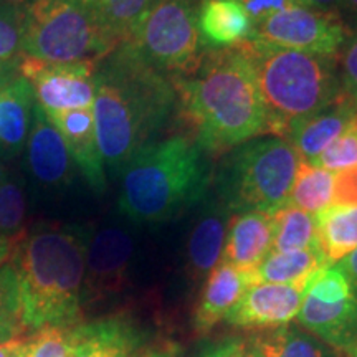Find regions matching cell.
<instances>
[{
  "instance_id": "15",
  "label": "cell",
  "mask_w": 357,
  "mask_h": 357,
  "mask_svg": "<svg viewBox=\"0 0 357 357\" xmlns=\"http://www.w3.org/2000/svg\"><path fill=\"white\" fill-rule=\"evenodd\" d=\"M45 114L61 134L71 158H73L75 166L82 171L88 185L98 194L105 192V160H102L100 146H98L93 109H66Z\"/></svg>"
},
{
  "instance_id": "41",
  "label": "cell",
  "mask_w": 357,
  "mask_h": 357,
  "mask_svg": "<svg viewBox=\"0 0 357 357\" xmlns=\"http://www.w3.org/2000/svg\"><path fill=\"white\" fill-rule=\"evenodd\" d=\"M306 3L312 8L324 12H337L341 0H306Z\"/></svg>"
},
{
  "instance_id": "27",
  "label": "cell",
  "mask_w": 357,
  "mask_h": 357,
  "mask_svg": "<svg viewBox=\"0 0 357 357\" xmlns=\"http://www.w3.org/2000/svg\"><path fill=\"white\" fill-rule=\"evenodd\" d=\"M318 248L314 215L287 204L273 213L271 252H296Z\"/></svg>"
},
{
  "instance_id": "26",
  "label": "cell",
  "mask_w": 357,
  "mask_h": 357,
  "mask_svg": "<svg viewBox=\"0 0 357 357\" xmlns=\"http://www.w3.org/2000/svg\"><path fill=\"white\" fill-rule=\"evenodd\" d=\"M261 357H334L331 347L303 329L283 326L253 339Z\"/></svg>"
},
{
  "instance_id": "13",
  "label": "cell",
  "mask_w": 357,
  "mask_h": 357,
  "mask_svg": "<svg viewBox=\"0 0 357 357\" xmlns=\"http://www.w3.org/2000/svg\"><path fill=\"white\" fill-rule=\"evenodd\" d=\"M26 172L45 189H63L75 177V162L63 137L35 105L32 128L25 142Z\"/></svg>"
},
{
  "instance_id": "43",
  "label": "cell",
  "mask_w": 357,
  "mask_h": 357,
  "mask_svg": "<svg viewBox=\"0 0 357 357\" xmlns=\"http://www.w3.org/2000/svg\"><path fill=\"white\" fill-rule=\"evenodd\" d=\"M25 339V337H22ZM22 339H13V341H8V342H3V344H0V357H10L13 349H15L17 346H19V342Z\"/></svg>"
},
{
  "instance_id": "33",
  "label": "cell",
  "mask_w": 357,
  "mask_h": 357,
  "mask_svg": "<svg viewBox=\"0 0 357 357\" xmlns=\"http://www.w3.org/2000/svg\"><path fill=\"white\" fill-rule=\"evenodd\" d=\"M73 326H45L25 337L29 357H70Z\"/></svg>"
},
{
  "instance_id": "30",
  "label": "cell",
  "mask_w": 357,
  "mask_h": 357,
  "mask_svg": "<svg viewBox=\"0 0 357 357\" xmlns=\"http://www.w3.org/2000/svg\"><path fill=\"white\" fill-rule=\"evenodd\" d=\"M25 0H0V60L24 55Z\"/></svg>"
},
{
  "instance_id": "42",
  "label": "cell",
  "mask_w": 357,
  "mask_h": 357,
  "mask_svg": "<svg viewBox=\"0 0 357 357\" xmlns=\"http://www.w3.org/2000/svg\"><path fill=\"white\" fill-rule=\"evenodd\" d=\"M12 253V242L6 236L0 235V268H2L8 261Z\"/></svg>"
},
{
  "instance_id": "45",
  "label": "cell",
  "mask_w": 357,
  "mask_h": 357,
  "mask_svg": "<svg viewBox=\"0 0 357 357\" xmlns=\"http://www.w3.org/2000/svg\"><path fill=\"white\" fill-rule=\"evenodd\" d=\"M146 357H176V356L169 351H154V352H149Z\"/></svg>"
},
{
  "instance_id": "23",
  "label": "cell",
  "mask_w": 357,
  "mask_h": 357,
  "mask_svg": "<svg viewBox=\"0 0 357 357\" xmlns=\"http://www.w3.org/2000/svg\"><path fill=\"white\" fill-rule=\"evenodd\" d=\"M316 245L328 265L357 248V205H329L314 215Z\"/></svg>"
},
{
  "instance_id": "36",
  "label": "cell",
  "mask_w": 357,
  "mask_h": 357,
  "mask_svg": "<svg viewBox=\"0 0 357 357\" xmlns=\"http://www.w3.org/2000/svg\"><path fill=\"white\" fill-rule=\"evenodd\" d=\"M333 204L357 205V166L334 174Z\"/></svg>"
},
{
  "instance_id": "40",
  "label": "cell",
  "mask_w": 357,
  "mask_h": 357,
  "mask_svg": "<svg viewBox=\"0 0 357 357\" xmlns=\"http://www.w3.org/2000/svg\"><path fill=\"white\" fill-rule=\"evenodd\" d=\"M337 12L344 22L346 19H357V0H341Z\"/></svg>"
},
{
  "instance_id": "46",
  "label": "cell",
  "mask_w": 357,
  "mask_h": 357,
  "mask_svg": "<svg viewBox=\"0 0 357 357\" xmlns=\"http://www.w3.org/2000/svg\"><path fill=\"white\" fill-rule=\"evenodd\" d=\"M7 171H8V167L6 166V159H3L2 155H0V182H2V178L7 174Z\"/></svg>"
},
{
  "instance_id": "31",
  "label": "cell",
  "mask_w": 357,
  "mask_h": 357,
  "mask_svg": "<svg viewBox=\"0 0 357 357\" xmlns=\"http://www.w3.org/2000/svg\"><path fill=\"white\" fill-rule=\"evenodd\" d=\"M22 337L26 336L20 326L15 281L10 265L6 263L0 268V344Z\"/></svg>"
},
{
  "instance_id": "35",
  "label": "cell",
  "mask_w": 357,
  "mask_h": 357,
  "mask_svg": "<svg viewBox=\"0 0 357 357\" xmlns=\"http://www.w3.org/2000/svg\"><path fill=\"white\" fill-rule=\"evenodd\" d=\"M235 2H238L247 10L253 22V26L276 12L287 10L291 7L307 6L306 0H235Z\"/></svg>"
},
{
  "instance_id": "7",
  "label": "cell",
  "mask_w": 357,
  "mask_h": 357,
  "mask_svg": "<svg viewBox=\"0 0 357 357\" xmlns=\"http://www.w3.org/2000/svg\"><path fill=\"white\" fill-rule=\"evenodd\" d=\"M25 2V56L48 63H100L116 50L88 0Z\"/></svg>"
},
{
  "instance_id": "10",
  "label": "cell",
  "mask_w": 357,
  "mask_h": 357,
  "mask_svg": "<svg viewBox=\"0 0 357 357\" xmlns=\"http://www.w3.org/2000/svg\"><path fill=\"white\" fill-rule=\"evenodd\" d=\"M351 29L339 12H324L310 6L291 7L266 17L253 26L250 38L337 60Z\"/></svg>"
},
{
  "instance_id": "9",
  "label": "cell",
  "mask_w": 357,
  "mask_h": 357,
  "mask_svg": "<svg viewBox=\"0 0 357 357\" xmlns=\"http://www.w3.org/2000/svg\"><path fill=\"white\" fill-rule=\"evenodd\" d=\"M296 319L334 349L346 352L357 344V288L337 263L312 275Z\"/></svg>"
},
{
  "instance_id": "14",
  "label": "cell",
  "mask_w": 357,
  "mask_h": 357,
  "mask_svg": "<svg viewBox=\"0 0 357 357\" xmlns=\"http://www.w3.org/2000/svg\"><path fill=\"white\" fill-rule=\"evenodd\" d=\"M303 289L291 284H252L225 321L235 328L271 329L288 326L301 307Z\"/></svg>"
},
{
  "instance_id": "11",
  "label": "cell",
  "mask_w": 357,
  "mask_h": 357,
  "mask_svg": "<svg viewBox=\"0 0 357 357\" xmlns=\"http://www.w3.org/2000/svg\"><path fill=\"white\" fill-rule=\"evenodd\" d=\"M98 63H48L22 56L20 77L32 86L35 101L45 113L93 108Z\"/></svg>"
},
{
  "instance_id": "32",
  "label": "cell",
  "mask_w": 357,
  "mask_h": 357,
  "mask_svg": "<svg viewBox=\"0 0 357 357\" xmlns=\"http://www.w3.org/2000/svg\"><path fill=\"white\" fill-rule=\"evenodd\" d=\"M311 162L329 172H341L357 166V114L341 136Z\"/></svg>"
},
{
  "instance_id": "18",
  "label": "cell",
  "mask_w": 357,
  "mask_h": 357,
  "mask_svg": "<svg viewBox=\"0 0 357 357\" xmlns=\"http://www.w3.org/2000/svg\"><path fill=\"white\" fill-rule=\"evenodd\" d=\"M273 245V215L247 211L231 215L222 261L253 273Z\"/></svg>"
},
{
  "instance_id": "5",
  "label": "cell",
  "mask_w": 357,
  "mask_h": 357,
  "mask_svg": "<svg viewBox=\"0 0 357 357\" xmlns=\"http://www.w3.org/2000/svg\"><path fill=\"white\" fill-rule=\"evenodd\" d=\"M255 75L266 134L283 137L342 95L337 63L331 58L288 50L248 38L238 45Z\"/></svg>"
},
{
  "instance_id": "29",
  "label": "cell",
  "mask_w": 357,
  "mask_h": 357,
  "mask_svg": "<svg viewBox=\"0 0 357 357\" xmlns=\"http://www.w3.org/2000/svg\"><path fill=\"white\" fill-rule=\"evenodd\" d=\"M26 189L17 171L8 169L0 182V235L13 243L26 231Z\"/></svg>"
},
{
  "instance_id": "28",
  "label": "cell",
  "mask_w": 357,
  "mask_h": 357,
  "mask_svg": "<svg viewBox=\"0 0 357 357\" xmlns=\"http://www.w3.org/2000/svg\"><path fill=\"white\" fill-rule=\"evenodd\" d=\"M88 2L91 3L106 35L118 48L121 43L128 42L154 0H88Z\"/></svg>"
},
{
  "instance_id": "19",
  "label": "cell",
  "mask_w": 357,
  "mask_h": 357,
  "mask_svg": "<svg viewBox=\"0 0 357 357\" xmlns=\"http://www.w3.org/2000/svg\"><path fill=\"white\" fill-rule=\"evenodd\" d=\"M356 114L357 101L342 93L333 105L298 123L284 139L293 146L301 159L311 162L341 136Z\"/></svg>"
},
{
  "instance_id": "12",
  "label": "cell",
  "mask_w": 357,
  "mask_h": 357,
  "mask_svg": "<svg viewBox=\"0 0 357 357\" xmlns=\"http://www.w3.org/2000/svg\"><path fill=\"white\" fill-rule=\"evenodd\" d=\"M134 250V236L121 225H105L89 236L83 278V305H93L123 291Z\"/></svg>"
},
{
  "instance_id": "17",
  "label": "cell",
  "mask_w": 357,
  "mask_h": 357,
  "mask_svg": "<svg viewBox=\"0 0 357 357\" xmlns=\"http://www.w3.org/2000/svg\"><path fill=\"white\" fill-rule=\"evenodd\" d=\"M204 288L194 311V329L204 336L225 321L229 312L242 300L245 291L257 284L255 271L248 273L220 261L204 280Z\"/></svg>"
},
{
  "instance_id": "20",
  "label": "cell",
  "mask_w": 357,
  "mask_h": 357,
  "mask_svg": "<svg viewBox=\"0 0 357 357\" xmlns=\"http://www.w3.org/2000/svg\"><path fill=\"white\" fill-rule=\"evenodd\" d=\"M197 26L207 50L234 48L253 33V22L235 0H200Z\"/></svg>"
},
{
  "instance_id": "8",
  "label": "cell",
  "mask_w": 357,
  "mask_h": 357,
  "mask_svg": "<svg viewBox=\"0 0 357 357\" xmlns=\"http://www.w3.org/2000/svg\"><path fill=\"white\" fill-rule=\"evenodd\" d=\"M124 45L169 78L194 73L205 55L197 7L192 0H154Z\"/></svg>"
},
{
  "instance_id": "16",
  "label": "cell",
  "mask_w": 357,
  "mask_h": 357,
  "mask_svg": "<svg viewBox=\"0 0 357 357\" xmlns=\"http://www.w3.org/2000/svg\"><path fill=\"white\" fill-rule=\"evenodd\" d=\"M231 211L220 199H212L192 225L185 248L187 273L194 281H204L222 261Z\"/></svg>"
},
{
  "instance_id": "22",
  "label": "cell",
  "mask_w": 357,
  "mask_h": 357,
  "mask_svg": "<svg viewBox=\"0 0 357 357\" xmlns=\"http://www.w3.org/2000/svg\"><path fill=\"white\" fill-rule=\"evenodd\" d=\"M35 105L32 86L24 77L0 91V155L6 160L17 158L24 151Z\"/></svg>"
},
{
  "instance_id": "4",
  "label": "cell",
  "mask_w": 357,
  "mask_h": 357,
  "mask_svg": "<svg viewBox=\"0 0 357 357\" xmlns=\"http://www.w3.org/2000/svg\"><path fill=\"white\" fill-rule=\"evenodd\" d=\"M211 181L207 154L192 137L174 134L153 141L121 169L119 212L141 225L167 222L199 204Z\"/></svg>"
},
{
  "instance_id": "38",
  "label": "cell",
  "mask_w": 357,
  "mask_h": 357,
  "mask_svg": "<svg viewBox=\"0 0 357 357\" xmlns=\"http://www.w3.org/2000/svg\"><path fill=\"white\" fill-rule=\"evenodd\" d=\"M22 56L12 58V60H0V91H3L8 84H12L20 77Z\"/></svg>"
},
{
  "instance_id": "6",
  "label": "cell",
  "mask_w": 357,
  "mask_h": 357,
  "mask_svg": "<svg viewBox=\"0 0 357 357\" xmlns=\"http://www.w3.org/2000/svg\"><path fill=\"white\" fill-rule=\"evenodd\" d=\"M301 158L287 139L271 134L230 149L215 174L217 197L231 212L273 213L288 204Z\"/></svg>"
},
{
  "instance_id": "37",
  "label": "cell",
  "mask_w": 357,
  "mask_h": 357,
  "mask_svg": "<svg viewBox=\"0 0 357 357\" xmlns=\"http://www.w3.org/2000/svg\"><path fill=\"white\" fill-rule=\"evenodd\" d=\"M202 357H261L255 344L243 339H223L204 352Z\"/></svg>"
},
{
  "instance_id": "44",
  "label": "cell",
  "mask_w": 357,
  "mask_h": 357,
  "mask_svg": "<svg viewBox=\"0 0 357 357\" xmlns=\"http://www.w3.org/2000/svg\"><path fill=\"white\" fill-rule=\"evenodd\" d=\"M10 357H29V354H26V347H25V339H22V341L19 342V346L13 349Z\"/></svg>"
},
{
  "instance_id": "25",
  "label": "cell",
  "mask_w": 357,
  "mask_h": 357,
  "mask_svg": "<svg viewBox=\"0 0 357 357\" xmlns=\"http://www.w3.org/2000/svg\"><path fill=\"white\" fill-rule=\"evenodd\" d=\"M334 172L301 159L298 164L288 204L316 215L333 204Z\"/></svg>"
},
{
  "instance_id": "1",
  "label": "cell",
  "mask_w": 357,
  "mask_h": 357,
  "mask_svg": "<svg viewBox=\"0 0 357 357\" xmlns=\"http://www.w3.org/2000/svg\"><path fill=\"white\" fill-rule=\"evenodd\" d=\"M95 84L91 109L98 146L105 166L121 172L171 118L176 88L124 43L96 65Z\"/></svg>"
},
{
  "instance_id": "21",
  "label": "cell",
  "mask_w": 357,
  "mask_h": 357,
  "mask_svg": "<svg viewBox=\"0 0 357 357\" xmlns=\"http://www.w3.org/2000/svg\"><path fill=\"white\" fill-rule=\"evenodd\" d=\"M139 346L132 326L121 318L73 326L70 357H132Z\"/></svg>"
},
{
  "instance_id": "39",
  "label": "cell",
  "mask_w": 357,
  "mask_h": 357,
  "mask_svg": "<svg viewBox=\"0 0 357 357\" xmlns=\"http://www.w3.org/2000/svg\"><path fill=\"white\" fill-rule=\"evenodd\" d=\"M337 265L342 268V271L347 275V278H349L352 281V284L357 288V248L354 252H351L349 255L342 258Z\"/></svg>"
},
{
  "instance_id": "3",
  "label": "cell",
  "mask_w": 357,
  "mask_h": 357,
  "mask_svg": "<svg viewBox=\"0 0 357 357\" xmlns=\"http://www.w3.org/2000/svg\"><path fill=\"white\" fill-rule=\"evenodd\" d=\"M171 79L178 111L205 154H227L266 134L255 75L238 45L207 50L194 73Z\"/></svg>"
},
{
  "instance_id": "47",
  "label": "cell",
  "mask_w": 357,
  "mask_h": 357,
  "mask_svg": "<svg viewBox=\"0 0 357 357\" xmlns=\"http://www.w3.org/2000/svg\"><path fill=\"white\" fill-rule=\"evenodd\" d=\"M344 354H346V357H357V344L352 346L351 349H347Z\"/></svg>"
},
{
  "instance_id": "34",
  "label": "cell",
  "mask_w": 357,
  "mask_h": 357,
  "mask_svg": "<svg viewBox=\"0 0 357 357\" xmlns=\"http://www.w3.org/2000/svg\"><path fill=\"white\" fill-rule=\"evenodd\" d=\"M336 63L342 91L357 101V30L351 32L349 38L346 40Z\"/></svg>"
},
{
  "instance_id": "2",
  "label": "cell",
  "mask_w": 357,
  "mask_h": 357,
  "mask_svg": "<svg viewBox=\"0 0 357 357\" xmlns=\"http://www.w3.org/2000/svg\"><path fill=\"white\" fill-rule=\"evenodd\" d=\"M89 234L83 227L38 223L12 243L22 331L77 326L83 312V278Z\"/></svg>"
},
{
  "instance_id": "24",
  "label": "cell",
  "mask_w": 357,
  "mask_h": 357,
  "mask_svg": "<svg viewBox=\"0 0 357 357\" xmlns=\"http://www.w3.org/2000/svg\"><path fill=\"white\" fill-rule=\"evenodd\" d=\"M328 265L318 248L270 252L255 270L257 283L291 284L305 291L312 275Z\"/></svg>"
}]
</instances>
